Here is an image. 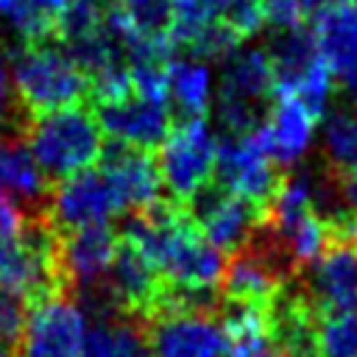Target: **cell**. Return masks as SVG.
Masks as SVG:
<instances>
[{
  "mask_svg": "<svg viewBox=\"0 0 357 357\" xmlns=\"http://www.w3.org/2000/svg\"><path fill=\"white\" fill-rule=\"evenodd\" d=\"M215 159L218 139L204 117L173 123L156 156L162 184L167 187L170 198L187 204L198 190H204L215 176Z\"/></svg>",
  "mask_w": 357,
  "mask_h": 357,
  "instance_id": "5",
  "label": "cell"
},
{
  "mask_svg": "<svg viewBox=\"0 0 357 357\" xmlns=\"http://www.w3.org/2000/svg\"><path fill=\"white\" fill-rule=\"evenodd\" d=\"M103 14H106V0H70L56 25V42H61L67 47V45L100 31Z\"/></svg>",
  "mask_w": 357,
  "mask_h": 357,
  "instance_id": "24",
  "label": "cell"
},
{
  "mask_svg": "<svg viewBox=\"0 0 357 357\" xmlns=\"http://www.w3.org/2000/svg\"><path fill=\"white\" fill-rule=\"evenodd\" d=\"M153 357H223L226 332L218 312H159L142 318Z\"/></svg>",
  "mask_w": 357,
  "mask_h": 357,
  "instance_id": "11",
  "label": "cell"
},
{
  "mask_svg": "<svg viewBox=\"0 0 357 357\" xmlns=\"http://www.w3.org/2000/svg\"><path fill=\"white\" fill-rule=\"evenodd\" d=\"M318 357H357V310L318 315Z\"/></svg>",
  "mask_w": 357,
  "mask_h": 357,
  "instance_id": "23",
  "label": "cell"
},
{
  "mask_svg": "<svg viewBox=\"0 0 357 357\" xmlns=\"http://www.w3.org/2000/svg\"><path fill=\"white\" fill-rule=\"evenodd\" d=\"M70 0H6L0 14L17 28L22 42L56 39V25Z\"/></svg>",
  "mask_w": 357,
  "mask_h": 357,
  "instance_id": "22",
  "label": "cell"
},
{
  "mask_svg": "<svg viewBox=\"0 0 357 357\" xmlns=\"http://www.w3.org/2000/svg\"><path fill=\"white\" fill-rule=\"evenodd\" d=\"M98 162H100V173L106 176V181L114 192L117 209L123 215L142 212L165 198L159 165L151 156V151L109 139L103 145V153Z\"/></svg>",
  "mask_w": 357,
  "mask_h": 357,
  "instance_id": "13",
  "label": "cell"
},
{
  "mask_svg": "<svg viewBox=\"0 0 357 357\" xmlns=\"http://www.w3.org/2000/svg\"><path fill=\"white\" fill-rule=\"evenodd\" d=\"M343 3H349V0H298L301 14L310 17V20H318V17H324V14L335 11V8H340Z\"/></svg>",
  "mask_w": 357,
  "mask_h": 357,
  "instance_id": "29",
  "label": "cell"
},
{
  "mask_svg": "<svg viewBox=\"0 0 357 357\" xmlns=\"http://www.w3.org/2000/svg\"><path fill=\"white\" fill-rule=\"evenodd\" d=\"M184 206L192 215L201 234L220 254H234L237 248H243L254 237L259 218H262V212L254 204L220 190L215 181H209L204 190H198Z\"/></svg>",
  "mask_w": 357,
  "mask_h": 357,
  "instance_id": "12",
  "label": "cell"
},
{
  "mask_svg": "<svg viewBox=\"0 0 357 357\" xmlns=\"http://www.w3.org/2000/svg\"><path fill=\"white\" fill-rule=\"evenodd\" d=\"M84 340L86 312L75 298L59 293L31 307L20 351L22 357H81Z\"/></svg>",
  "mask_w": 357,
  "mask_h": 357,
  "instance_id": "9",
  "label": "cell"
},
{
  "mask_svg": "<svg viewBox=\"0 0 357 357\" xmlns=\"http://www.w3.org/2000/svg\"><path fill=\"white\" fill-rule=\"evenodd\" d=\"M25 223H28V215L22 212V206L0 192V259H6L17 248V243L22 240Z\"/></svg>",
  "mask_w": 357,
  "mask_h": 357,
  "instance_id": "27",
  "label": "cell"
},
{
  "mask_svg": "<svg viewBox=\"0 0 357 357\" xmlns=\"http://www.w3.org/2000/svg\"><path fill=\"white\" fill-rule=\"evenodd\" d=\"M31 315V304L8 290H0V340L20 349L22 335H25V324Z\"/></svg>",
  "mask_w": 357,
  "mask_h": 357,
  "instance_id": "26",
  "label": "cell"
},
{
  "mask_svg": "<svg viewBox=\"0 0 357 357\" xmlns=\"http://www.w3.org/2000/svg\"><path fill=\"white\" fill-rule=\"evenodd\" d=\"M162 282L165 279L153 271V265L128 240L120 237L112 268L106 273V284H109L117 307L126 315H134L142 321L151 312V307L162 290Z\"/></svg>",
  "mask_w": 357,
  "mask_h": 357,
  "instance_id": "17",
  "label": "cell"
},
{
  "mask_svg": "<svg viewBox=\"0 0 357 357\" xmlns=\"http://www.w3.org/2000/svg\"><path fill=\"white\" fill-rule=\"evenodd\" d=\"M0 192L22 206L25 215H42L53 184L36 165L25 137H0Z\"/></svg>",
  "mask_w": 357,
  "mask_h": 357,
  "instance_id": "16",
  "label": "cell"
},
{
  "mask_svg": "<svg viewBox=\"0 0 357 357\" xmlns=\"http://www.w3.org/2000/svg\"><path fill=\"white\" fill-rule=\"evenodd\" d=\"M337 187H340L343 201H346L351 209H357V178H346V181L337 178Z\"/></svg>",
  "mask_w": 357,
  "mask_h": 357,
  "instance_id": "30",
  "label": "cell"
},
{
  "mask_svg": "<svg viewBox=\"0 0 357 357\" xmlns=\"http://www.w3.org/2000/svg\"><path fill=\"white\" fill-rule=\"evenodd\" d=\"M25 139L50 184L89 170L100 159L106 145L95 112L84 106H70L33 117Z\"/></svg>",
  "mask_w": 357,
  "mask_h": 357,
  "instance_id": "3",
  "label": "cell"
},
{
  "mask_svg": "<svg viewBox=\"0 0 357 357\" xmlns=\"http://www.w3.org/2000/svg\"><path fill=\"white\" fill-rule=\"evenodd\" d=\"M284 176L287 173L262 148L257 131L243 134V137L226 134L218 142V159H215L212 181L220 190L245 198L259 212H265V206L276 198Z\"/></svg>",
  "mask_w": 357,
  "mask_h": 357,
  "instance_id": "6",
  "label": "cell"
},
{
  "mask_svg": "<svg viewBox=\"0 0 357 357\" xmlns=\"http://www.w3.org/2000/svg\"><path fill=\"white\" fill-rule=\"evenodd\" d=\"M81 357H153L142 321L134 315H112L86 326Z\"/></svg>",
  "mask_w": 357,
  "mask_h": 357,
  "instance_id": "19",
  "label": "cell"
},
{
  "mask_svg": "<svg viewBox=\"0 0 357 357\" xmlns=\"http://www.w3.org/2000/svg\"><path fill=\"white\" fill-rule=\"evenodd\" d=\"M343 89H346V95H349V100H351V106L357 109V73H351L343 84H340Z\"/></svg>",
  "mask_w": 357,
  "mask_h": 357,
  "instance_id": "31",
  "label": "cell"
},
{
  "mask_svg": "<svg viewBox=\"0 0 357 357\" xmlns=\"http://www.w3.org/2000/svg\"><path fill=\"white\" fill-rule=\"evenodd\" d=\"M315 117L293 98H273L262 126L257 128L262 148L268 151V156L282 167H293L296 162H301L312 145V134H315Z\"/></svg>",
  "mask_w": 357,
  "mask_h": 357,
  "instance_id": "15",
  "label": "cell"
},
{
  "mask_svg": "<svg viewBox=\"0 0 357 357\" xmlns=\"http://www.w3.org/2000/svg\"><path fill=\"white\" fill-rule=\"evenodd\" d=\"M0 357H20V349H14V346L0 340Z\"/></svg>",
  "mask_w": 357,
  "mask_h": 357,
  "instance_id": "32",
  "label": "cell"
},
{
  "mask_svg": "<svg viewBox=\"0 0 357 357\" xmlns=\"http://www.w3.org/2000/svg\"><path fill=\"white\" fill-rule=\"evenodd\" d=\"M293 282L318 315L357 310V245L329 240L324 254Z\"/></svg>",
  "mask_w": 357,
  "mask_h": 357,
  "instance_id": "10",
  "label": "cell"
},
{
  "mask_svg": "<svg viewBox=\"0 0 357 357\" xmlns=\"http://www.w3.org/2000/svg\"><path fill=\"white\" fill-rule=\"evenodd\" d=\"M321 165L340 181L357 178V114L332 112L324 117L321 137Z\"/></svg>",
  "mask_w": 357,
  "mask_h": 357,
  "instance_id": "21",
  "label": "cell"
},
{
  "mask_svg": "<svg viewBox=\"0 0 357 357\" xmlns=\"http://www.w3.org/2000/svg\"><path fill=\"white\" fill-rule=\"evenodd\" d=\"M42 215L56 231H75L86 226H109L120 209L100 167H89L53 184Z\"/></svg>",
  "mask_w": 357,
  "mask_h": 357,
  "instance_id": "8",
  "label": "cell"
},
{
  "mask_svg": "<svg viewBox=\"0 0 357 357\" xmlns=\"http://www.w3.org/2000/svg\"><path fill=\"white\" fill-rule=\"evenodd\" d=\"M31 120L33 117L22 109V103L14 92L11 73L0 64V137H25Z\"/></svg>",
  "mask_w": 357,
  "mask_h": 357,
  "instance_id": "25",
  "label": "cell"
},
{
  "mask_svg": "<svg viewBox=\"0 0 357 357\" xmlns=\"http://www.w3.org/2000/svg\"><path fill=\"white\" fill-rule=\"evenodd\" d=\"M11 84L31 117L78 106L89 98V78L56 39L20 42L8 53Z\"/></svg>",
  "mask_w": 357,
  "mask_h": 357,
  "instance_id": "2",
  "label": "cell"
},
{
  "mask_svg": "<svg viewBox=\"0 0 357 357\" xmlns=\"http://www.w3.org/2000/svg\"><path fill=\"white\" fill-rule=\"evenodd\" d=\"M117 234L128 240L165 282L178 287L220 290L226 254H220L201 234L184 204L162 198L142 212L123 215Z\"/></svg>",
  "mask_w": 357,
  "mask_h": 357,
  "instance_id": "1",
  "label": "cell"
},
{
  "mask_svg": "<svg viewBox=\"0 0 357 357\" xmlns=\"http://www.w3.org/2000/svg\"><path fill=\"white\" fill-rule=\"evenodd\" d=\"M257 3L262 8L265 22H271L276 31H287V28H296L304 22L298 0H257Z\"/></svg>",
  "mask_w": 357,
  "mask_h": 357,
  "instance_id": "28",
  "label": "cell"
},
{
  "mask_svg": "<svg viewBox=\"0 0 357 357\" xmlns=\"http://www.w3.org/2000/svg\"><path fill=\"white\" fill-rule=\"evenodd\" d=\"M103 134L109 139L142 148V151H153L162 145V139L170 134L173 128V112L167 103L142 98L137 92H131L123 100H112V103H95L92 106Z\"/></svg>",
  "mask_w": 357,
  "mask_h": 357,
  "instance_id": "14",
  "label": "cell"
},
{
  "mask_svg": "<svg viewBox=\"0 0 357 357\" xmlns=\"http://www.w3.org/2000/svg\"><path fill=\"white\" fill-rule=\"evenodd\" d=\"M273 103V70L268 50H234L223 59V75L218 89V123L231 137L251 134L262 126Z\"/></svg>",
  "mask_w": 357,
  "mask_h": 357,
  "instance_id": "4",
  "label": "cell"
},
{
  "mask_svg": "<svg viewBox=\"0 0 357 357\" xmlns=\"http://www.w3.org/2000/svg\"><path fill=\"white\" fill-rule=\"evenodd\" d=\"M120 234L112 226H86L75 231H59L56 265L61 290L70 298H78L106 282L117 251Z\"/></svg>",
  "mask_w": 357,
  "mask_h": 357,
  "instance_id": "7",
  "label": "cell"
},
{
  "mask_svg": "<svg viewBox=\"0 0 357 357\" xmlns=\"http://www.w3.org/2000/svg\"><path fill=\"white\" fill-rule=\"evenodd\" d=\"M312 22L321 59L326 61L332 78L343 84L351 73H357V0L343 3Z\"/></svg>",
  "mask_w": 357,
  "mask_h": 357,
  "instance_id": "18",
  "label": "cell"
},
{
  "mask_svg": "<svg viewBox=\"0 0 357 357\" xmlns=\"http://www.w3.org/2000/svg\"><path fill=\"white\" fill-rule=\"evenodd\" d=\"M209 95H212V78L204 61L198 59H173L170 64V95L173 103V120H201L209 112Z\"/></svg>",
  "mask_w": 357,
  "mask_h": 357,
  "instance_id": "20",
  "label": "cell"
}]
</instances>
